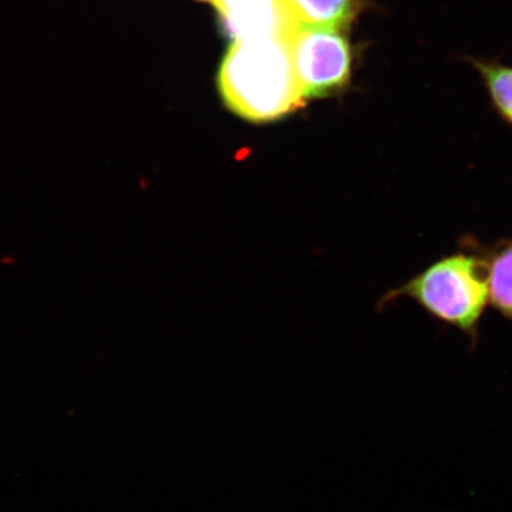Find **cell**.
Here are the masks:
<instances>
[{
	"mask_svg": "<svg viewBox=\"0 0 512 512\" xmlns=\"http://www.w3.org/2000/svg\"><path fill=\"white\" fill-rule=\"evenodd\" d=\"M291 38L235 40L222 63L219 87L229 110L255 124L272 123L304 106Z\"/></svg>",
	"mask_w": 512,
	"mask_h": 512,
	"instance_id": "1",
	"label": "cell"
},
{
	"mask_svg": "<svg viewBox=\"0 0 512 512\" xmlns=\"http://www.w3.org/2000/svg\"><path fill=\"white\" fill-rule=\"evenodd\" d=\"M408 297L440 322L454 326L478 341V326L489 303L486 262L476 256L456 254L435 262L382 299L381 305Z\"/></svg>",
	"mask_w": 512,
	"mask_h": 512,
	"instance_id": "2",
	"label": "cell"
},
{
	"mask_svg": "<svg viewBox=\"0 0 512 512\" xmlns=\"http://www.w3.org/2000/svg\"><path fill=\"white\" fill-rule=\"evenodd\" d=\"M291 49L305 99L329 94L348 82L350 48L338 31L299 28L291 38Z\"/></svg>",
	"mask_w": 512,
	"mask_h": 512,
	"instance_id": "3",
	"label": "cell"
},
{
	"mask_svg": "<svg viewBox=\"0 0 512 512\" xmlns=\"http://www.w3.org/2000/svg\"><path fill=\"white\" fill-rule=\"evenodd\" d=\"M213 3L234 40L292 37L299 29L287 0H213Z\"/></svg>",
	"mask_w": 512,
	"mask_h": 512,
	"instance_id": "4",
	"label": "cell"
},
{
	"mask_svg": "<svg viewBox=\"0 0 512 512\" xmlns=\"http://www.w3.org/2000/svg\"><path fill=\"white\" fill-rule=\"evenodd\" d=\"M299 28L338 31L348 25L360 0H287Z\"/></svg>",
	"mask_w": 512,
	"mask_h": 512,
	"instance_id": "5",
	"label": "cell"
},
{
	"mask_svg": "<svg viewBox=\"0 0 512 512\" xmlns=\"http://www.w3.org/2000/svg\"><path fill=\"white\" fill-rule=\"evenodd\" d=\"M489 302L512 323V241L505 243L486 262Z\"/></svg>",
	"mask_w": 512,
	"mask_h": 512,
	"instance_id": "6",
	"label": "cell"
},
{
	"mask_svg": "<svg viewBox=\"0 0 512 512\" xmlns=\"http://www.w3.org/2000/svg\"><path fill=\"white\" fill-rule=\"evenodd\" d=\"M472 64L483 76L498 112L512 125V68L480 61Z\"/></svg>",
	"mask_w": 512,
	"mask_h": 512,
	"instance_id": "7",
	"label": "cell"
},
{
	"mask_svg": "<svg viewBox=\"0 0 512 512\" xmlns=\"http://www.w3.org/2000/svg\"><path fill=\"white\" fill-rule=\"evenodd\" d=\"M209 2H213V0H209Z\"/></svg>",
	"mask_w": 512,
	"mask_h": 512,
	"instance_id": "8",
	"label": "cell"
}]
</instances>
